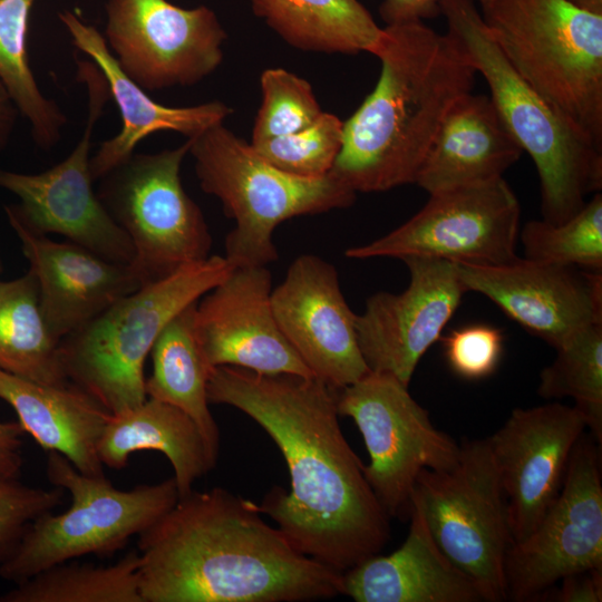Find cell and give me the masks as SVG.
Instances as JSON below:
<instances>
[{
	"label": "cell",
	"mask_w": 602,
	"mask_h": 602,
	"mask_svg": "<svg viewBox=\"0 0 602 602\" xmlns=\"http://www.w3.org/2000/svg\"><path fill=\"white\" fill-rule=\"evenodd\" d=\"M336 390L317 377L231 366L213 368L207 382L210 404L251 417L287 463L290 492L274 486L260 512L299 552L344 573L381 552L390 517L342 434Z\"/></svg>",
	"instance_id": "cell-1"
},
{
	"label": "cell",
	"mask_w": 602,
	"mask_h": 602,
	"mask_svg": "<svg viewBox=\"0 0 602 602\" xmlns=\"http://www.w3.org/2000/svg\"><path fill=\"white\" fill-rule=\"evenodd\" d=\"M222 487L192 491L138 535L143 602H300L342 594L343 573Z\"/></svg>",
	"instance_id": "cell-2"
},
{
	"label": "cell",
	"mask_w": 602,
	"mask_h": 602,
	"mask_svg": "<svg viewBox=\"0 0 602 602\" xmlns=\"http://www.w3.org/2000/svg\"><path fill=\"white\" fill-rule=\"evenodd\" d=\"M382 29L372 52L381 66L378 81L343 122L342 146L330 172L355 193L415 184L440 124L473 91L478 75L447 31L424 21Z\"/></svg>",
	"instance_id": "cell-3"
},
{
	"label": "cell",
	"mask_w": 602,
	"mask_h": 602,
	"mask_svg": "<svg viewBox=\"0 0 602 602\" xmlns=\"http://www.w3.org/2000/svg\"><path fill=\"white\" fill-rule=\"evenodd\" d=\"M447 32L489 88V97L540 177L543 220L559 224L602 187V149L581 134L508 62L474 0H440Z\"/></svg>",
	"instance_id": "cell-4"
},
{
	"label": "cell",
	"mask_w": 602,
	"mask_h": 602,
	"mask_svg": "<svg viewBox=\"0 0 602 602\" xmlns=\"http://www.w3.org/2000/svg\"><path fill=\"white\" fill-rule=\"evenodd\" d=\"M512 67L602 149V14L567 0H477Z\"/></svg>",
	"instance_id": "cell-5"
},
{
	"label": "cell",
	"mask_w": 602,
	"mask_h": 602,
	"mask_svg": "<svg viewBox=\"0 0 602 602\" xmlns=\"http://www.w3.org/2000/svg\"><path fill=\"white\" fill-rule=\"evenodd\" d=\"M233 269L225 256L210 255L117 300L60 341L67 380L113 415L142 404L144 365L161 331Z\"/></svg>",
	"instance_id": "cell-6"
},
{
	"label": "cell",
	"mask_w": 602,
	"mask_h": 602,
	"mask_svg": "<svg viewBox=\"0 0 602 602\" xmlns=\"http://www.w3.org/2000/svg\"><path fill=\"white\" fill-rule=\"evenodd\" d=\"M188 140L201 188L217 197L235 222L225 239V259L234 269L275 261L273 233L282 222L356 201L357 193L330 173L300 177L279 169L223 123Z\"/></svg>",
	"instance_id": "cell-7"
},
{
	"label": "cell",
	"mask_w": 602,
	"mask_h": 602,
	"mask_svg": "<svg viewBox=\"0 0 602 602\" xmlns=\"http://www.w3.org/2000/svg\"><path fill=\"white\" fill-rule=\"evenodd\" d=\"M46 474L51 485L70 494L71 505L60 514L48 512L29 525L0 567V576L14 584L74 559L113 554L158 521L179 498L173 477L119 489L105 475L80 473L56 452H48Z\"/></svg>",
	"instance_id": "cell-8"
},
{
	"label": "cell",
	"mask_w": 602,
	"mask_h": 602,
	"mask_svg": "<svg viewBox=\"0 0 602 602\" xmlns=\"http://www.w3.org/2000/svg\"><path fill=\"white\" fill-rule=\"evenodd\" d=\"M190 140L157 153H133L101 178L97 196L134 247L140 287L210 256L212 236L181 181Z\"/></svg>",
	"instance_id": "cell-9"
},
{
	"label": "cell",
	"mask_w": 602,
	"mask_h": 602,
	"mask_svg": "<svg viewBox=\"0 0 602 602\" xmlns=\"http://www.w3.org/2000/svg\"><path fill=\"white\" fill-rule=\"evenodd\" d=\"M411 503L420 508L438 547L475 581L484 601L507 600L504 564L512 537L487 438L465 441L450 469H423Z\"/></svg>",
	"instance_id": "cell-10"
},
{
	"label": "cell",
	"mask_w": 602,
	"mask_h": 602,
	"mask_svg": "<svg viewBox=\"0 0 602 602\" xmlns=\"http://www.w3.org/2000/svg\"><path fill=\"white\" fill-rule=\"evenodd\" d=\"M336 404L339 416L350 417L362 435L370 457L363 474L390 518L409 515L423 469L445 470L457 464L460 446L433 425L408 386L392 375L369 371L337 388Z\"/></svg>",
	"instance_id": "cell-11"
},
{
	"label": "cell",
	"mask_w": 602,
	"mask_h": 602,
	"mask_svg": "<svg viewBox=\"0 0 602 602\" xmlns=\"http://www.w3.org/2000/svg\"><path fill=\"white\" fill-rule=\"evenodd\" d=\"M76 64L77 79L88 94L81 137L66 158L43 172L0 168V188L19 200L4 211L38 234H59L107 260L130 264L135 255L130 239L94 192L90 172L91 137L110 99L108 86L91 60L77 58Z\"/></svg>",
	"instance_id": "cell-12"
},
{
	"label": "cell",
	"mask_w": 602,
	"mask_h": 602,
	"mask_svg": "<svg viewBox=\"0 0 602 602\" xmlns=\"http://www.w3.org/2000/svg\"><path fill=\"white\" fill-rule=\"evenodd\" d=\"M521 206L501 177L429 194L425 206L399 227L360 246L350 259L427 256L476 265L517 259Z\"/></svg>",
	"instance_id": "cell-13"
},
{
	"label": "cell",
	"mask_w": 602,
	"mask_h": 602,
	"mask_svg": "<svg viewBox=\"0 0 602 602\" xmlns=\"http://www.w3.org/2000/svg\"><path fill=\"white\" fill-rule=\"evenodd\" d=\"M105 40L125 74L146 91L188 87L214 72L227 38L206 6L108 0Z\"/></svg>",
	"instance_id": "cell-14"
},
{
	"label": "cell",
	"mask_w": 602,
	"mask_h": 602,
	"mask_svg": "<svg viewBox=\"0 0 602 602\" xmlns=\"http://www.w3.org/2000/svg\"><path fill=\"white\" fill-rule=\"evenodd\" d=\"M591 570H602V484L598 447L581 436L556 499L536 528L507 550V600H535L563 577Z\"/></svg>",
	"instance_id": "cell-15"
},
{
	"label": "cell",
	"mask_w": 602,
	"mask_h": 602,
	"mask_svg": "<svg viewBox=\"0 0 602 602\" xmlns=\"http://www.w3.org/2000/svg\"><path fill=\"white\" fill-rule=\"evenodd\" d=\"M409 284L400 293L377 292L356 314V333L370 371L409 386L419 360L437 341L467 292L454 262L427 256L401 259Z\"/></svg>",
	"instance_id": "cell-16"
},
{
	"label": "cell",
	"mask_w": 602,
	"mask_h": 602,
	"mask_svg": "<svg viewBox=\"0 0 602 602\" xmlns=\"http://www.w3.org/2000/svg\"><path fill=\"white\" fill-rule=\"evenodd\" d=\"M585 427L577 408L551 402L514 409L487 438L506 501L512 543L525 540L556 499Z\"/></svg>",
	"instance_id": "cell-17"
},
{
	"label": "cell",
	"mask_w": 602,
	"mask_h": 602,
	"mask_svg": "<svg viewBox=\"0 0 602 602\" xmlns=\"http://www.w3.org/2000/svg\"><path fill=\"white\" fill-rule=\"evenodd\" d=\"M454 264L467 292L487 297L555 349L602 322L601 271L525 258L501 265Z\"/></svg>",
	"instance_id": "cell-18"
},
{
	"label": "cell",
	"mask_w": 602,
	"mask_h": 602,
	"mask_svg": "<svg viewBox=\"0 0 602 602\" xmlns=\"http://www.w3.org/2000/svg\"><path fill=\"white\" fill-rule=\"evenodd\" d=\"M271 303L283 336L317 378L342 388L370 371L359 349L356 313L331 263L298 256L272 289Z\"/></svg>",
	"instance_id": "cell-19"
},
{
	"label": "cell",
	"mask_w": 602,
	"mask_h": 602,
	"mask_svg": "<svg viewBox=\"0 0 602 602\" xmlns=\"http://www.w3.org/2000/svg\"><path fill=\"white\" fill-rule=\"evenodd\" d=\"M266 266L235 268L197 302L195 328L207 363L315 377L283 336Z\"/></svg>",
	"instance_id": "cell-20"
},
{
	"label": "cell",
	"mask_w": 602,
	"mask_h": 602,
	"mask_svg": "<svg viewBox=\"0 0 602 602\" xmlns=\"http://www.w3.org/2000/svg\"><path fill=\"white\" fill-rule=\"evenodd\" d=\"M7 217L37 280L45 322L57 340L140 288L129 264L107 260L70 241L50 240L13 215Z\"/></svg>",
	"instance_id": "cell-21"
},
{
	"label": "cell",
	"mask_w": 602,
	"mask_h": 602,
	"mask_svg": "<svg viewBox=\"0 0 602 602\" xmlns=\"http://www.w3.org/2000/svg\"><path fill=\"white\" fill-rule=\"evenodd\" d=\"M58 18L68 31L72 45L100 70L110 98L120 114L122 127L118 134L104 140L90 157L94 181L126 161L135 147L153 133L171 130L188 139L222 124L232 114V109L219 100L186 107L166 106L154 100L120 68L96 27L85 22L70 10L59 12Z\"/></svg>",
	"instance_id": "cell-22"
},
{
	"label": "cell",
	"mask_w": 602,
	"mask_h": 602,
	"mask_svg": "<svg viewBox=\"0 0 602 602\" xmlns=\"http://www.w3.org/2000/svg\"><path fill=\"white\" fill-rule=\"evenodd\" d=\"M405 542L346 571L342 594L357 602H480L475 581L436 544L420 508L411 503Z\"/></svg>",
	"instance_id": "cell-23"
},
{
	"label": "cell",
	"mask_w": 602,
	"mask_h": 602,
	"mask_svg": "<svg viewBox=\"0 0 602 602\" xmlns=\"http://www.w3.org/2000/svg\"><path fill=\"white\" fill-rule=\"evenodd\" d=\"M523 151L489 95L462 96L434 136L415 184L428 194L503 177Z\"/></svg>",
	"instance_id": "cell-24"
},
{
	"label": "cell",
	"mask_w": 602,
	"mask_h": 602,
	"mask_svg": "<svg viewBox=\"0 0 602 602\" xmlns=\"http://www.w3.org/2000/svg\"><path fill=\"white\" fill-rule=\"evenodd\" d=\"M0 399L37 444L66 457L80 473L104 475L98 444L110 412L71 383L45 385L0 370Z\"/></svg>",
	"instance_id": "cell-25"
},
{
	"label": "cell",
	"mask_w": 602,
	"mask_h": 602,
	"mask_svg": "<svg viewBox=\"0 0 602 602\" xmlns=\"http://www.w3.org/2000/svg\"><path fill=\"white\" fill-rule=\"evenodd\" d=\"M140 450L161 452L169 460L183 497L216 464L194 420L169 404L146 398L123 412L110 415L98 444L104 466L120 469Z\"/></svg>",
	"instance_id": "cell-26"
},
{
	"label": "cell",
	"mask_w": 602,
	"mask_h": 602,
	"mask_svg": "<svg viewBox=\"0 0 602 602\" xmlns=\"http://www.w3.org/2000/svg\"><path fill=\"white\" fill-rule=\"evenodd\" d=\"M197 302L169 320L155 340L149 353L153 370L145 380V392L147 398L169 404L187 414L197 425L211 456L217 460L220 429L210 411L207 398V382L213 369L196 333Z\"/></svg>",
	"instance_id": "cell-27"
},
{
	"label": "cell",
	"mask_w": 602,
	"mask_h": 602,
	"mask_svg": "<svg viewBox=\"0 0 602 602\" xmlns=\"http://www.w3.org/2000/svg\"><path fill=\"white\" fill-rule=\"evenodd\" d=\"M253 12L290 46L326 54H372L383 29L359 0H251Z\"/></svg>",
	"instance_id": "cell-28"
},
{
	"label": "cell",
	"mask_w": 602,
	"mask_h": 602,
	"mask_svg": "<svg viewBox=\"0 0 602 602\" xmlns=\"http://www.w3.org/2000/svg\"><path fill=\"white\" fill-rule=\"evenodd\" d=\"M59 344L42 317L35 275L28 271L0 282V370L39 383H66Z\"/></svg>",
	"instance_id": "cell-29"
},
{
	"label": "cell",
	"mask_w": 602,
	"mask_h": 602,
	"mask_svg": "<svg viewBox=\"0 0 602 602\" xmlns=\"http://www.w3.org/2000/svg\"><path fill=\"white\" fill-rule=\"evenodd\" d=\"M35 1L0 0V79L27 119L36 145L50 151L61 139L67 117L42 94L30 67L27 31Z\"/></svg>",
	"instance_id": "cell-30"
},
{
	"label": "cell",
	"mask_w": 602,
	"mask_h": 602,
	"mask_svg": "<svg viewBox=\"0 0 602 602\" xmlns=\"http://www.w3.org/2000/svg\"><path fill=\"white\" fill-rule=\"evenodd\" d=\"M133 550L108 566L64 562L0 595V602H143Z\"/></svg>",
	"instance_id": "cell-31"
},
{
	"label": "cell",
	"mask_w": 602,
	"mask_h": 602,
	"mask_svg": "<svg viewBox=\"0 0 602 602\" xmlns=\"http://www.w3.org/2000/svg\"><path fill=\"white\" fill-rule=\"evenodd\" d=\"M554 361L540 375L537 394L571 397L595 439L602 437V322L591 324L556 348Z\"/></svg>",
	"instance_id": "cell-32"
},
{
	"label": "cell",
	"mask_w": 602,
	"mask_h": 602,
	"mask_svg": "<svg viewBox=\"0 0 602 602\" xmlns=\"http://www.w3.org/2000/svg\"><path fill=\"white\" fill-rule=\"evenodd\" d=\"M518 236L525 259L601 271V193H594L577 213L562 223L552 224L543 219L527 222Z\"/></svg>",
	"instance_id": "cell-33"
},
{
	"label": "cell",
	"mask_w": 602,
	"mask_h": 602,
	"mask_svg": "<svg viewBox=\"0 0 602 602\" xmlns=\"http://www.w3.org/2000/svg\"><path fill=\"white\" fill-rule=\"evenodd\" d=\"M343 122L323 111L310 126L284 136L256 143L252 147L270 164L300 177L328 175L340 153Z\"/></svg>",
	"instance_id": "cell-34"
},
{
	"label": "cell",
	"mask_w": 602,
	"mask_h": 602,
	"mask_svg": "<svg viewBox=\"0 0 602 602\" xmlns=\"http://www.w3.org/2000/svg\"><path fill=\"white\" fill-rule=\"evenodd\" d=\"M260 85L262 101L254 120L251 143L299 132L323 113L312 86L287 69H265Z\"/></svg>",
	"instance_id": "cell-35"
},
{
	"label": "cell",
	"mask_w": 602,
	"mask_h": 602,
	"mask_svg": "<svg viewBox=\"0 0 602 602\" xmlns=\"http://www.w3.org/2000/svg\"><path fill=\"white\" fill-rule=\"evenodd\" d=\"M64 498V489L31 487L18 479H0V567L10 557L29 525L52 512Z\"/></svg>",
	"instance_id": "cell-36"
},
{
	"label": "cell",
	"mask_w": 602,
	"mask_h": 602,
	"mask_svg": "<svg viewBox=\"0 0 602 602\" xmlns=\"http://www.w3.org/2000/svg\"><path fill=\"white\" fill-rule=\"evenodd\" d=\"M444 348L446 360L456 375L477 380L496 370L503 351V334L492 326H467L453 330L444 339Z\"/></svg>",
	"instance_id": "cell-37"
},
{
	"label": "cell",
	"mask_w": 602,
	"mask_h": 602,
	"mask_svg": "<svg viewBox=\"0 0 602 602\" xmlns=\"http://www.w3.org/2000/svg\"><path fill=\"white\" fill-rule=\"evenodd\" d=\"M561 589L552 594L557 602L602 601V570H591L563 577Z\"/></svg>",
	"instance_id": "cell-38"
},
{
	"label": "cell",
	"mask_w": 602,
	"mask_h": 602,
	"mask_svg": "<svg viewBox=\"0 0 602 602\" xmlns=\"http://www.w3.org/2000/svg\"><path fill=\"white\" fill-rule=\"evenodd\" d=\"M440 0H383L379 14L386 26L424 21L440 14Z\"/></svg>",
	"instance_id": "cell-39"
},
{
	"label": "cell",
	"mask_w": 602,
	"mask_h": 602,
	"mask_svg": "<svg viewBox=\"0 0 602 602\" xmlns=\"http://www.w3.org/2000/svg\"><path fill=\"white\" fill-rule=\"evenodd\" d=\"M23 429L19 423L0 421V479H18L23 465Z\"/></svg>",
	"instance_id": "cell-40"
},
{
	"label": "cell",
	"mask_w": 602,
	"mask_h": 602,
	"mask_svg": "<svg viewBox=\"0 0 602 602\" xmlns=\"http://www.w3.org/2000/svg\"><path fill=\"white\" fill-rule=\"evenodd\" d=\"M19 115L13 99L0 79V152L9 144Z\"/></svg>",
	"instance_id": "cell-41"
},
{
	"label": "cell",
	"mask_w": 602,
	"mask_h": 602,
	"mask_svg": "<svg viewBox=\"0 0 602 602\" xmlns=\"http://www.w3.org/2000/svg\"><path fill=\"white\" fill-rule=\"evenodd\" d=\"M575 7L596 14H602V0H567Z\"/></svg>",
	"instance_id": "cell-42"
},
{
	"label": "cell",
	"mask_w": 602,
	"mask_h": 602,
	"mask_svg": "<svg viewBox=\"0 0 602 602\" xmlns=\"http://www.w3.org/2000/svg\"><path fill=\"white\" fill-rule=\"evenodd\" d=\"M1 271H2V266H1V262H0V273H1ZM0 282H1V281H0Z\"/></svg>",
	"instance_id": "cell-43"
}]
</instances>
